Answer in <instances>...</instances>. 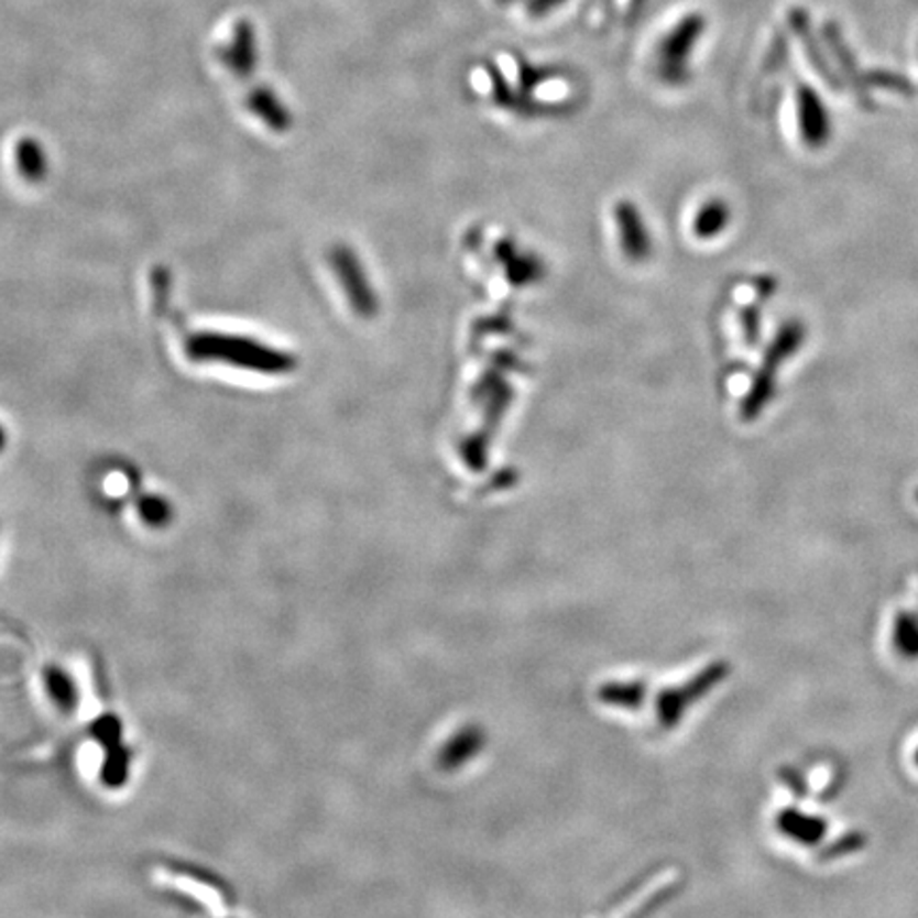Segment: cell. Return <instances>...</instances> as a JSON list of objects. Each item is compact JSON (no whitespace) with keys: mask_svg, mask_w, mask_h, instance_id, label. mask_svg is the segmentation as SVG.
Returning a JSON list of instances; mask_svg holds the SVG:
<instances>
[{"mask_svg":"<svg viewBox=\"0 0 918 918\" xmlns=\"http://www.w3.org/2000/svg\"><path fill=\"white\" fill-rule=\"evenodd\" d=\"M725 659H689L676 668H619L591 680L593 710L648 744H668L689 730L700 710L728 682Z\"/></svg>","mask_w":918,"mask_h":918,"instance_id":"obj_1","label":"cell"},{"mask_svg":"<svg viewBox=\"0 0 918 918\" xmlns=\"http://www.w3.org/2000/svg\"><path fill=\"white\" fill-rule=\"evenodd\" d=\"M184 351L192 362L226 364L269 376H281L296 368V356L287 351H281L258 338L217 330L185 332Z\"/></svg>","mask_w":918,"mask_h":918,"instance_id":"obj_2","label":"cell"},{"mask_svg":"<svg viewBox=\"0 0 918 918\" xmlns=\"http://www.w3.org/2000/svg\"><path fill=\"white\" fill-rule=\"evenodd\" d=\"M682 887V867L662 863L644 870L632 883L619 888L609 904L584 918H653L678 897Z\"/></svg>","mask_w":918,"mask_h":918,"instance_id":"obj_3","label":"cell"},{"mask_svg":"<svg viewBox=\"0 0 918 918\" xmlns=\"http://www.w3.org/2000/svg\"><path fill=\"white\" fill-rule=\"evenodd\" d=\"M804 340H806V328L799 321H789L780 330V335L776 337V340L769 347L767 362H765L764 370L759 372V376H757V381L753 385L751 396L744 402V417L753 419V417H757L764 411L765 404L774 396V387H776V379H774L776 374H774V370L780 367V364H785L796 353L797 349H801Z\"/></svg>","mask_w":918,"mask_h":918,"instance_id":"obj_4","label":"cell"},{"mask_svg":"<svg viewBox=\"0 0 918 918\" xmlns=\"http://www.w3.org/2000/svg\"><path fill=\"white\" fill-rule=\"evenodd\" d=\"M797 113L801 139L808 147H823L831 139V122L821 96L806 84L797 88Z\"/></svg>","mask_w":918,"mask_h":918,"instance_id":"obj_5","label":"cell"},{"mask_svg":"<svg viewBox=\"0 0 918 918\" xmlns=\"http://www.w3.org/2000/svg\"><path fill=\"white\" fill-rule=\"evenodd\" d=\"M332 266L337 271L338 278L342 281L349 300L353 303V308L360 313H372V294L368 289L367 278L362 275V266L356 260V255L345 249V247H337L332 251Z\"/></svg>","mask_w":918,"mask_h":918,"instance_id":"obj_6","label":"cell"},{"mask_svg":"<svg viewBox=\"0 0 918 918\" xmlns=\"http://www.w3.org/2000/svg\"><path fill=\"white\" fill-rule=\"evenodd\" d=\"M774 827H776V831L783 838H787V840H791L796 844H804V846L819 842L823 838V833H826V823L823 821H819V819H815L810 815L797 812L796 808L778 810L776 817H774Z\"/></svg>","mask_w":918,"mask_h":918,"instance_id":"obj_7","label":"cell"},{"mask_svg":"<svg viewBox=\"0 0 918 918\" xmlns=\"http://www.w3.org/2000/svg\"><path fill=\"white\" fill-rule=\"evenodd\" d=\"M43 689L47 700L54 704L56 710H61L64 714H73L79 706V691L77 685L73 680V676L64 673L58 666H47L43 670Z\"/></svg>","mask_w":918,"mask_h":918,"instance_id":"obj_8","label":"cell"},{"mask_svg":"<svg viewBox=\"0 0 918 918\" xmlns=\"http://www.w3.org/2000/svg\"><path fill=\"white\" fill-rule=\"evenodd\" d=\"M893 643L899 653H904L906 657H918V619L908 614V612H899L893 625Z\"/></svg>","mask_w":918,"mask_h":918,"instance_id":"obj_9","label":"cell"},{"mask_svg":"<svg viewBox=\"0 0 918 918\" xmlns=\"http://www.w3.org/2000/svg\"><path fill=\"white\" fill-rule=\"evenodd\" d=\"M128 772H130V755H128L125 746L120 744V746L107 748V759H105L102 774H100L102 783L107 787H122V785H125Z\"/></svg>","mask_w":918,"mask_h":918,"instance_id":"obj_10","label":"cell"},{"mask_svg":"<svg viewBox=\"0 0 918 918\" xmlns=\"http://www.w3.org/2000/svg\"><path fill=\"white\" fill-rule=\"evenodd\" d=\"M173 509L168 506V502L164 500V498H160V495H145L143 500H141V504H139V515H141V520L145 521L147 525H152V527H162V525H166L168 520L173 517V513H171Z\"/></svg>","mask_w":918,"mask_h":918,"instance_id":"obj_11","label":"cell"},{"mask_svg":"<svg viewBox=\"0 0 918 918\" xmlns=\"http://www.w3.org/2000/svg\"><path fill=\"white\" fill-rule=\"evenodd\" d=\"M4 442H7V434H4V428L0 426V451L4 449Z\"/></svg>","mask_w":918,"mask_h":918,"instance_id":"obj_12","label":"cell"},{"mask_svg":"<svg viewBox=\"0 0 918 918\" xmlns=\"http://www.w3.org/2000/svg\"><path fill=\"white\" fill-rule=\"evenodd\" d=\"M917 764H918V753H917Z\"/></svg>","mask_w":918,"mask_h":918,"instance_id":"obj_13","label":"cell"},{"mask_svg":"<svg viewBox=\"0 0 918 918\" xmlns=\"http://www.w3.org/2000/svg\"><path fill=\"white\" fill-rule=\"evenodd\" d=\"M917 500H918V490H917Z\"/></svg>","mask_w":918,"mask_h":918,"instance_id":"obj_14","label":"cell"}]
</instances>
